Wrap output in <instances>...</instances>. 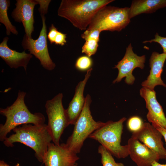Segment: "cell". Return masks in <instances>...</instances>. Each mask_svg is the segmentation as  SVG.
I'll return each mask as SVG.
<instances>
[{
  "label": "cell",
  "instance_id": "cell-1",
  "mask_svg": "<svg viewBox=\"0 0 166 166\" xmlns=\"http://www.w3.org/2000/svg\"><path fill=\"white\" fill-rule=\"evenodd\" d=\"M14 133L3 141L7 147H12L16 142L22 143L32 149L38 160L42 162L49 145L52 138L47 124H26L13 130Z\"/></svg>",
  "mask_w": 166,
  "mask_h": 166
},
{
  "label": "cell",
  "instance_id": "cell-2",
  "mask_svg": "<svg viewBox=\"0 0 166 166\" xmlns=\"http://www.w3.org/2000/svg\"><path fill=\"white\" fill-rule=\"evenodd\" d=\"M113 0H62L58 15L81 30L87 29L97 12Z\"/></svg>",
  "mask_w": 166,
  "mask_h": 166
},
{
  "label": "cell",
  "instance_id": "cell-3",
  "mask_svg": "<svg viewBox=\"0 0 166 166\" xmlns=\"http://www.w3.org/2000/svg\"><path fill=\"white\" fill-rule=\"evenodd\" d=\"M26 93L19 90L17 97L10 106L0 108V113L5 116L4 124L0 125V140L3 141L7 134L18 125L26 124L35 125L45 124L44 115L39 112L32 113L26 105L24 99Z\"/></svg>",
  "mask_w": 166,
  "mask_h": 166
},
{
  "label": "cell",
  "instance_id": "cell-4",
  "mask_svg": "<svg viewBox=\"0 0 166 166\" xmlns=\"http://www.w3.org/2000/svg\"><path fill=\"white\" fill-rule=\"evenodd\" d=\"M125 117L117 121H109L91 134L89 138L95 140L117 158H125L129 155L128 146L121 145V136Z\"/></svg>",
  "mask_w": 166,
  "mask_h": 166
},
{
  "label": "cell",
  "instance_id": "cell-5",
  "mask_svg": "<svg viewBox=\"0 0 166 166\" xmlns=\"http://www.w3.org/2000/svg\"><path fill=\"white\" fill-rule=\"evenodd\" d=\"M82 110L77 119L71 135L65 146L73 152H80L85 140L94 132L104 125L105 123L96 121L93 119L90 110L92 102L90 96L87 94Z\"/></svg>",
  "mask_w": 166,
  "mask_h": 166
},
{
  "label": "cell",
  "instance_id": "cell-6",
  "mask_svg": "<svg viewBox=\"0 0 166 166\" xmlns=\"http://www.w3.org/2000/svg\"><path fill=\"white\" fill-rule=\"evenodd\" d=\"M129 8L106 6L96 14L87 29L120 31L130 22Z\"/></svg>",
  "mask_w": 166,
  "mask_h": 166
},
{
  "label": "cell",
  "instance_id": "cell-7",
  "mask_svg": "<svg viewBox=\"0 0 166 166\" xmlns=\"http://www.w3.org/2000/svg\"><path fill=\"white\" fill-rule=\"evenodd\" d=\"M63 97V94L60 93L52 99L47 100L45 105L48 118L47 127L53 143L57 145L60 144L61 136L69 125L62 103Z\"/></svg>",
  "mask_w": 166,
  "mask_h": 166
},
{
  "label": "cell",
  "instance_id": "cell-8",
  "mask_svg": "<svg viewBox=\"0 0 166 166\" xmlns=\"http://www.w3.org/2000/svg\"><path fill=\"white\" fill-rule=\"evenodd\" d=\"M42 26L38 38L36 40L29 38L25 34L22 42V45L25 50H28L40 61L41 65L45 69L51 71L56 67L51 59L47 46V26L45 16H41Z\"/></svg>",
  "mask_w": 166,
  "mask_h": 166
},
{
  "label": "cell",
  "instance_id": "cell-9",
  "mask_svg": "<svg viewBox=\"0 0 166 166\" xmlns=\"http://www.w3.org/2000/svg\"><path fill=\"white\" fill-rule=\"evenodd\" d=\"M145 60V55L139 56L134 52L130 43L126 48L124 57L114 68L118 69V73L113 83H118L125 77V82L126 84H133L135 80L132 74L133 70L136 68L143 69Z\"/></svg>",
  "mask_w": 166,
  "mask_h": 166
},
{
  "label": "cell",
  "instance_id": "cell-10",
  "mask_svg": "<svg viewBox=\"0 0 166 166\" xmlns=\"http://www.w3.org/2000/svg\"><path fill=\"white\" fill-rule=\"evenodd\" d=\"M79 157L69 150L65 144L59 145L51 143L43 159L45 166H77Z\"/></svg>",
  "mask_w": 166,
  "mask_h": 166
},
{
  "label": "cell",
  "instance_id": "cell-11",
  "mask_svg": "<svg viewBox=\"0 0 166 166\" xmlns=\"http://www.w3.org/2000/svg\"><path fill=\"white\" fill-rule=\"evenodd\" d=\"M143 143L159 156L160 159H166V149L162 140L160 132L149 123H144L139 130L132 132L131 136Z\"/></svg>",
  "mask_w": 166,
  "mask_h": 166
},
{
  "label": "cell",
  "instance_id": "cell-12",
  "mask_svg": "<svg viewBox=\"0 0 166 166\" xmlns=\"http://www.w3.org/2000/svg\"><path fill=\"white\" fill-rule=\"evenodd\" d=\"M38 4L35 0H17L16 7L11 13V16L15 22L22 23L25 34L29 38H32L34 30V9Z\"/></svg>",
  "mask_w": 166,
  "mask_h": 166
},
{
  "label": "cell",
  "instance_id": "cell-13",
  "mask_svg": "<svg viewBox=\"0 0 166 166\" xmlns=\"http://www.w3.org/2000/svg\"><path fill=\"white\" fill-rule=\"evenodd\" d=\"M140 94L145 101L148 110L146 117L149 122L156 128L166 129V117L162 107L156 100L154 90L143 87L140 90Z\"/></svg>",
  "mask_w": 166,
  "mask_h": 166
},
{
  "label": "cell",
  "instance_id": "cell-14",
  "mask_svg": "<svg viewBox=\"0 0 166 166\" xmlns=\"http://www.w3.org/2000/svg\"><path fill=\"white\" fill-rule=\"evenodd\" d=\"M127 145L129 155L137 166H152L160 159L156 152L134 137L129 139Z\"/></svg>",
  "mask_w": 166,
  "mask_h": 166
},
{
  "label": "cell",
  "instance_id": "cell-15",
  "mask_svg": "<svg viewBox=\"0 0 166 166\" xmlns=\"http://www.w3.org/2000/svg\"><path fill=\"white\" fill-rule=\"evenodd\" d=\"M92 69L91 68L87 71L84 80L79 82L76 86L74 97L65 109L69 125H74L83 108L85 99L83 95L84 90Z\"/></svg>",
  "mask_w": 166,
  "mask_h": 166
},
{
  "label": "cell",
  "instance_id": "cell-16",
  "mask_svg": "<svg viewBox=\"0 0 166 166\" xmlns=\"http://www.w3.org/2000/svg\"><path fill=\"white\" fill-rule=\"evenodd\" d=\"M166 60V53H160L156 52L152 53L149 59V74L147 79L142 82L141 85L143 87L152 90H154L155 87L158 85L166 88V85L161 77Z\"/></svg>",
  "mask_w": 166,
  "mask_h": 166
},
{
  "label": "cell",
  "instance_id": "cell-17",
  "mask_svg": "<svg viewBox=\"0 0 166 166\" xmlns=\"http://www.w3.org/2000/svg\"><path fill=\"white\" fill-rule=\"evenodd\" d=\"M9 38L6 37L0 44V57L11 68L23 67L26 71L27 66L32 58V54L27 53L25 50L19 52L10 49L8 46Z\"/></svg>",
  "mask_w": 166,
  "mask_h": 166
},
{
  "label": "cell",
  "instance_id": "cell-18",
  "mask_svg": "<svg viewBox=\"0 0 166 166\" xmlns=\"http://www.w3.org/2000/svg\"><path fill=\"white\" fill-rule=\"evenodd\" d=\"M166 7V0H134L129 8L131 19L143 13H151Z\"/></svg>",
  "mask_w": 166,
  "mask_h": 166
},
{
  "label": "cell",
  "instance_id": "cell-19",
  "mask_svg": "<svg viewBox=\"0 0 166 166\" xmlns=\"http://www.w3.org/2000/svg\"><path fill=\"white\" fill-rule=\"evenodd\" d=\"M10 5L9 0H0V22L5 26L6 35L9 36L12 33L17 35L18 32L16 27L10 22L7 14V10Z\"/></svg>",
  "mask_w": 166,
  "mask_h": 166
},
{
  "label": "cell",
  "instance_id": "cell-20",
  "mask_svg": "<svg viewBox=\"0 0 166 166\" xmlns=\"http://www.w3.org/2000/svg\"><path fill=\"white\" fill-rule=\"evenodd\" d=\"M98 152L101 155L103 166H125L122 163L116 162L111 153L101 145L98 147Z\"/></svg>",
  "mask_w": 166,
  "mask_h": 166
},
{
  "label": "cell",
  "instance_id": "cell-21",
  "mask_svg": "<svg viewBox=\"0 0 166 166\" xmlns=\"http://www.w3.org/2000/svg\"><path fill=\"white\" fill-rule=\"evenodd\" d=\"M98 42L94 39H90L86 41L82 47V53L90 57L96 53L98 46Z\"/></svg>",
  "mask_w": 166,
  "mask_h": 166
},
{
  "label": "cell",
  "instance_id": "cell-22",
  "mask_svg": "<svg viewBox=\"0 0 166 166\" xmlns=\"http://www.w3.org/2000/svg\"><path fill=\"white\" fill-rule=\"evenodd\" d=\"M93 65V61L90 57L86 55L78 57L75 63V66L78 70L84 71L91 69Z\"/></svg>",
  "mask_w": 166,
  "mask_h": 166
},
{
  "label": "cell",
  "instance_id": "cell-23",
  "mask_svg": "<svg viewBox=\"0 0 166 166\" xmlns=\"http://www.w3.org/2000/svg\"><path fill=\"white\" fill-rule=\"evenodd\" d=\"M144 123L140 117L137 116H134L131 117L128 120L127 126L128 129L133 132L140 129Z\"/></svg>",
  "mask_w": 166,
  "mask_h": 166
},
{
  "label": "cell",
  "instance_id": "cell-24",
  "mask_svg": "<svg viewBox=\"0 0 166 166\" xmlns=\"http://www.w3.org/2000/svg\"><path fill=\"white\" fill-rule=\"evenodd\" d=\"M101 32L97 29H86L81 34V37L85 41L90 39H94L99 41Z\"/></svg>",
  "mask_w": 166,
  "mask_h": 166
},
{
  "label": "cell",
  "instance_id": "cell-25",
  "mask_svg": "<svg viewBox=\"0 0 166 166\" xmlns=\"http://www.w3.org/2000/svg\"><path fill=\"white\" fill-rule=\"evenodd\" d=\"M158 43L163 48V53L166 54V37H163L160 36L158 33H156L155 35V38L150 40H146L143 42V43L148 42L151 43L152 42Z\"/></svg>",
  "mask_w": 166,
  "mask_h": 166
},
{
  "label": "cell",
  "instance_id": "cell-26",
  "mask_svg": "<svg viewBox=\"0 0 166 166\" xmlns=\"http://www.w3.org/2000/svg\"><path fill=\"white\" fill-rule=\"evenodd\" d=\"M40 5L38 10L41 16H45L48 12V7L51 0H35Z\"/></svg>",
  "mask_w": 166,
  "mask_h": 166
},
{
  "label": "cell",
  "instance_id": "cell-27",
  "mask_svg": "<svg viewBox=\"0 0 166 166\" xmlns=\"http://www.w3.org/2000/svg\"><path fill=\"white\" fill-rule=\"evenodd\" d=\"M58 32L57 29L54 25L51 24L47 35V38L51 44L54 43L55 38Z\"/></svg>",
  "mask_w": 166,
  "mask_h": 166
},
{
  "label": "cell",
  "instance_id": "cell-28",
  "mask_svg": "<svg viewBox=\"0 0 166 166\" xmlns=\"http://www.w3.org/2000/svg\"><path fill=\"white\" fill-rule=\"evenodd\" d=\"M66 34L58 31L55 38L54 43L56 45H64L66 43Z\"/></svg>",
  "mask_w": 166,
  "mask_h": 166
},
{
  "label": "cell",
  "instance_id": "cell-29",
  "mask_svg": "<svg viewBox=\"0 0 166 166\" xmlns=\"http://www.w3.org/2000/svg\"><path fill=\"white\" fill-rule=\"evenodd\" d=\"M162 134L164 138L166 144V129L160 127H158L156 128Z\"/></svg>",
  "mask_w": 166,
  "mask_h": 166
},
{
  "label": "cell",
  "instance_id": "cell-30",
  "mask_svg": "<svg viewBox=\"0 0 166 166\" xmlns=\"http://www.w3.org/2000/svg\"><path fill=\"white\" fill-rule=\"evenodd\" d=\"M152 166H166V164H162L157 162L155 161L152 163Z\"/></svg>",
  "mask_w": 166,
  "mask_h": 166
},
{
  "label": "cell",
  "instance_id": "cell-31",
  "mask_svg": "<svg viewBox=\"0 0 166 166\" xmlns=\"http://www.w3.org/2000/svg\"><path fill=\"white\" fill-rule=\"evenodd\" d=\"M0 166H10L3 160H0Z\"/></svg>",
  "mask_w": 166,
  "mask_h": 166
},
{
  "label": "cell",
  "instance_id": "cell-32",
  "mask_svg": "<svg viewBox=\"0 0 166 166\" xmlns=\"http://www.w3.org/2000/svg\"><path fill=\"white\" fill-rule=\"evenodd\" d=\"M21 166L19 163H17L15 166Z\"/></svg>",
  "mask_w": 166,
  "mask_h": 166
}]
</instances>
